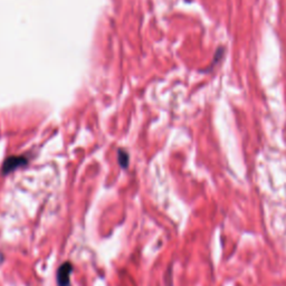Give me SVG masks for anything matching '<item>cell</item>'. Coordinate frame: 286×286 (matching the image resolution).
I'll use <instances>...</instances> for the list:
<instances>
[{
    "instance_id": "obj_3",
    "label": "cell",
    "mask_w": 286,
    "mask_h": 286,
    "mask_svg": "<svg viewBox=\"0 0 286 286\" xmlns=\"http://www.w3.org/2000/svg\"><path fill=\"white\" fill-rule=\"evenodd\" d=\"M118 163H120V166L124 169L129 165V154L126 153L124 150L118 151Z\"/></svg>"
},
{
    "instance_id": "obj_2",
    "label": "cell",
    "mask_w": 286,
    "mask_h": 286,
    "mask_svg": "<svg viewBox=\"0 0 286 286\" xmlns=\"http://www.w3.org/2000/svg\"><path fill=\"white\" fill-rule=\"evenodd\" d=\"M27 163V160L24 157H10L3 162L2 166V173L8 174L9 172L15 171L17 168L21 166H25Z\"/></svg>"
},
{
    "instance_id": "obj_1",
    "label": "cell",
    "mask_w": 286,
    "mask_h": 286,
    "mask_svg": "<svg viewBox=\"0 0 286 286\" xmlns=\"http://www.w3.org/2000/svg\"><path fill=\"white\" fill-rule=\"evenodd\" d=\"M73 272V265L66 262L61 265L57 270V284L58 286H69L70 274Z\"/></svg>"
}]
</instances>
